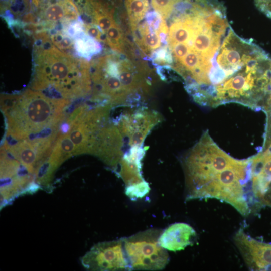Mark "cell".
Instances as JSON below:
<instances>
[{
	"instance_id": "obj_1",
	"label": "cell",
	"mask_w": 271,
	"mask_h": 271,
	"mask_svg": "<svg viewBox=\"0 0 271 271\" xmlns=\"http://www.w3.org/2000/svg\"><path fill=\"white\" fill-rule=\"evenodd\" d=\"M184 168L187 199H216L244 217L253 213L250 159L230 156L206 132L187 156Z\"/></svg>"
},
{
	"instance_id": "obj_2",
	"label": "cell",
	"mask_w": 271,
	"mask_h": 271,
	"mask_svg": "<svg viewBox=\"0 0 271 271\" xmlns=\"http://www.w3.org/2000/svg\"><path fill=\"white\" fill-rule=\"evenodd\" d=\"M34 74L32 88L52 90L60 98L86 95L91 89L90 64L60 51L45 32L35 35Z\"/></svg>"
},
{
	"instance_id": "obj_3",
	"label": "cell",
	"mask_w": 271,
	"mask_h": 271,
	"mask_svg": "<svg viewBox=\"0 0 271 271\" xmlns=\"http://www.w3.org/2000/svg\"><path fill=\"white\" fill-rule=\"evenodd\" d=\"M3 98L8 136L14 141L33 140L56 132L69 101L49 98L40 91L27 90L21 95Z\"/></svg>"
},
{
	"instance_id": "obj_4",
	"label": "cell",
	"mask_w": 271,
	"mask_h": 271,
	"mask_svg": "<svg viewBox=\"0 0 271 271\" xmlns=\"http://www.w3.org/2000/svg\"><path fill=\"white\" fill-rule=\"evenodd\" d=\"M161 230L149 229L123 238L125 252L131 269L156 270L163 269L169 255L159 243Z\"/></svg>"
},
{
	"instance_id": "obj_5",
	"label": "cell",
	"mask_w": 271,
	"mask_h": 271,
	"mask_svg": "<svg viewBox=\"0 0 271 271\" xmlns=\"http://www.w3.org/2000/svg\"><path fill=\"white\" fill-rule=\"evenodd\" d=\"M233 241L245 263L251 270H271V243L257 240L240 228Z\"/></svg>"
},
{
	"instance_id": "obj_6",
	"label": "cell",
	"mask_w": 271,
	"mask_h": 271,
	"mask_svg": "<svg viewBox=\"0 0 271 271\" xmlns=\"http://www.w3.org/2000/svg\"><path fill=\"white\" fill-rule=\"evenodd\" d=\"M87 265L101 270H130L123 238L100 243L94 247L87 257Z\"/></svg>"
},
{
	"instance_id": "obj_7",
	"label": "cell",
	"mask_w": 271,
	"mask_h": 271,
	"mask_svg": "<svg viewBox=\"0 0 271 271\" xmlns=\"http://www.w3.org/2000/svg\"><path fill=\"white\" fill-rule=\"evenodd\" d=\"M160 120V116L154 111L139 110L125 115L119 123V128L123 134L128 137L130 145L139 147Z\"/></svg>"
},
{
	"instance_id": "obj_8",
	"label": "cell",
	"mask_w": 271,
	"mask_h": 271,
	"mask_svg": "<svg viewBox=\"0 0 271 271\" xmlns=\"http://www.w3.org/2000/svg\"><path fill=\"white\" fill-rule=\"evenodd\" d=\"M196 237V232L190 225L185 223H175L161 233L159 240L162 247L175 252L192 245Z\"/></svg>"
},
{
	"instance_id": "obj_9",
	"label": "cell",
	"mask_w": 271,
	"mask_h": 271,
	"mask_svg": "<svg viewBox=\"0 0 271 271\" xmlns=\"http://www.w3.org/2000/svg\"><path fill=\"white\" fill-rule=\"evenodd\" d=\"M133 66L128 60L119 62V78L127 95L135 92L143 84L142 78L136 73Z\"/></svg>"
},
{
	"instance_id": "obj_10",
	"label": "cell",
	"mask_w": 271,
	"mask_h": 271,
	"mask_svg": "<svg viewBox=\"0 0 271 271\" xmlns=\"http://www.w3.org/2000/svg\"><path fill=\"white\" fill-rule=\"evenodd\" d=\"M85 32L75 38L74 49L79 56L89 59L94 55L100 53L102 47L97 40Z\"/></svg>"
},
{
	"instance_id": "obj_11",
	"label": "cell",
	"mask_w": 271,
	"mask_h": 271,
	"mask_svg": "<svg viewBox=\"0 0 271 271\" xmlns=\"http://www.w3.org/2000/svg\"><path fill=\"white\" fill-rule=\"evenodd\" d=\"M127 13L132 30L137 28V24L143 19L150 8L149 0H124Z\"/></svg>"
},
{
	"instance_id": "obj_12",
	"label": "cell",
	"mask_w": 271,
	"mask_h": 271,
	"mask_svg": "<svg viewBox=\"0 0 271 271\" xmlns=\"http://www.w3.org/2000/svg\"><path fill=\"white\" fill-rule=\"evenodd\" d=\"M142 48L144 52L147 50H155L161 45V41L157 31L150 30L146 23L139 28Z\"/></svg>"
},
{
	"instance_id": "obj_13",
	"label": "cell",
	"mask_w": 271,
	"mask_h": 271,
	"mask_svg": "<svg viewBox=\"0 0 271 271\" xmlns=\"http://www.w3.org/2000/svg\"><path fill=\"white\" fill-rule=\"evenodd\" d=\"M106 43L112 49L123 52V32L115 22L106 32Z\"/></svg>"
},
{
	"instance_id": "obj_14",
	"label": "cell",
	"mask_w": 271,
	"mask_h": 271,
	"mask_svg": "<svg viewBox=\"0 0 271 271\" xmlns=\"http://www.w3.org/2000/svg\"><path fill=\"white\" fill-rule=\"evenodd\" d=\"M51 34L50 39L52 42L63 52L70 50L74 48V42L72 41V38L63 31H57Z\"/></svg>"
},
{
	"instance_id": "obj_15",
	"label": "cell",
	"mask_w": 271,
	"mask_h": 271,
	"mask_svg": "<svg viewBox=\"0 0 271 271\" xmlns=\"http://www.w3.org/2000/svg\"><path fill=\"white\" fill-rule=\"evenodd\" d=\"M155 11L160 14L162 19H168L177 0H151Z\"/></svg>"
},
{
	"instance_id": "obj_16",
	"label": "cell",
	"mask_w": 271,
	"mask_h": 271,
	"mask_svg": "<svg viewBox=\"0 0 271 271\" xmlns=\"http://www.w3.org/2000/svg\"><path fill=\"white\" fill-rule=\"evenodd\" d=\"M146 18L150 30L157 31L163 19L160 14L156 11H150L146 14Z\"/></svg>"
},
{
	"instance_id": "obj_17",
	"label": "cell",
	"mask_w": 271,
	"mask_h": 271,
	"mask_svg": "<svg viewBox=\"0 0 271 271\" xmlns=\"http://www.w3.org/2000/svg\"><path fill=\"white\" fill-rule=\"evenodd\" d=\"M84 31L90 37L98 41L106 43V38L102 35V32L96 25L92 24H83Z\"/></svg>"
},
{
	"instance_id": "obj_18",
	"label": "cell",
	"mask_w": 271,
	"mask_h": 271,
	"mask_svg": "<svg viewBox=\"0 0 271 271\" xmlns=\"http://www.w3.org/2000/svg\"><path fill=\"white\" fill-rule=\"evenodd\" d=\"M270 99H271V96H270Z\"/></svg>"
}]
</instances>
